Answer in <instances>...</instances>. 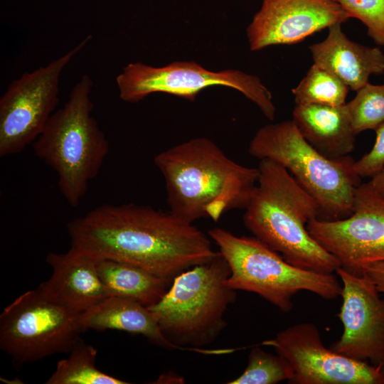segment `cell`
Wrapping results in <instances>:
<instances>
[{"mask_svg": "<svg viewBox=\"0 0 384 384\" xmlns=\"http://www.w3.org/2000/svg\"><path fill=\"white\" fill-rule=\"evenodd\" d=\"M67 229L71 246L91 257L127 262L170 282L219 253L192 223L134 203L98 206L69 221Z\"/></svg>", "mask_w": 384, "mask_h": 384, "instance_id": "obj_1", "label": "cell"}, {"mask_svg": "<svg viewBox=\"0 0 384 384\" xmlns=\"http://www.w3.org/2000/svg\"><path fill=\"white\" fill-rule=\"evenodd\" d=\"M166 184L170 212L193 223L218 221L227 211L245 209L256 188L258 168L241 165L213 141L198 137L154 157Z\"/></svg>", "mask_w": 384, "mask_h": 384, "instance_id": "obj_2", "label": "cell"}, {"mask_svg": "<svg viewBox=\"0 0 384 384\" xmlns=\"http://www.w3.org/2000/svg\"><path fill=\"white\" fill-rule=\"evenodd\" d=\"M257 168V184L243 215L245 228L289 263L336 273L340 262L306 228L309 220L320 217L317 201L281 164L264 159Z\"/></svg>", "mask_w": 384, "mask_h": 384, "instance_id": "obj_3", "label": "cell"}, {"mask_svg": "<svg viewBox=\"0 0 384 384\" xmlns=\"http://www.w3.org/2000/svg\"><path fill=\"white\" fill-rule=\"evenodd\" d=\"M93 82L83 75L64 105L53 112L33 142L36 156L57 174L59 191L73 207L87 193L109 152V142L92 114Z\"/></svg>", "mask_w": 384, "mask_h": 384, "instance_id": "obj_4", "label": "cell"}, {"mask_svg": "<svg viewBox=\"0 0 384 384\" xmlns=\"http://www.w3.org/2000/svg\"><path fill=\"white\" fill-rule=\"evenodd\" d=\"M249 154L283 166L318 203L319 220L349 216L361 177L350 156L329 159L311 146L292 120L267 124L252 139Z\"/></svg>", "mask_w": 384, "mask_h": 384, "instance_id": "obj_5", "label": "cell"}, {"mask_svg": "<svg viewBox=\"0 0 384 384\" xmlns=\"http://www.w3.org/2000/svg\"><path fill=\"white\" fill-rule=\"evenodd\" d=\"M230 268L219 252L212 260L176 276L170 288L148 308L166 338L183 350L203 353L227 326L224 314L236 300V290L225 280Z\"/></svg>", "mask_w": 384, "mask_h": 384, "instance_id": "obj_6", "label": "cell"}, {"mask_svg": "<svg viewBox=\"0 0 384 384\" xmlns=\"http://www.w3.org/2000/svg\"><path fill=\"white\" fill-rule=\"evenodd\" d=\"M208 235L230 266L225 284L256 293L284 313L291 311L292 299L300 291L326 299L341 294L342 284L334 274L294 266L255 236L239 237L220 228L209 230Z\"/></svg>", "mask_w": 384, "mask_h": 384, "instance_id": "obj_7", "label": "cell"}, {"mask_svg": "<svg viewBox=\"0 0 384 384\" xmlns=\"http://www.w3.org/2000/svg\"><path fill=\"white\" fill-rule=\"evenodd\" d=\"M80 314L49 302L37 289L27 291L0 315V348L17 369L54 354H68L83 332Z\"/></svg>", "mask_w": 384, "mask_h": 384, "instance_id": "obj_8", "label": "cell"}, {"mask_svg": "<svg viewBox=\"0 0 384 384\" xmlns=\"http://www.w3.org/2000/svg\"><path fill=\"white\" fill-rule=\"evenodd\" d=\"M122 100L135 103L150 94L164 92L194 101L210 86L222 85L238 90L255 103L268 119L275 117L270 91L259 77L237 70L212 71L193 61L174 62L162 67L131 63L117 76Z\"/></svg>", "mask_w": 384, "mask_h": 384, "instance_id": "obj_9", "label": "cell"}, {"mask_svg": "<svg viewBox=\"0 0 384 384\" xmlns=\"http://www.w3.org/2000/svg\"><path fill=\"white\" fill-rule=\"evenodd\" d=\"M91 39L86 36L60 57L10 82L0 98L1 157L21 152L41 134L58 103L63 70Z\"/></svg>", "mask_w": 384, "mask_h": 384, "instance_id": "obj_10", "label": "cell"}, {"mask_svg": "<svg viewBox=\"0 0 384 384\" xmlns=\"http://www.w3.org/2000/svg\"><path fill=\"white\" fill-rule=\"evenodd\" d=\"M306 228L351 273L363 275L366 265L384 261V198L370 181L357 187L349 216L336 220L314 218Z\"/></svg>", "mask_w": 384, "mask_h": 384, "instance_id": "obj_11", "label": "cell"}, {"mask_svg": "<svg viewBox=\"0 0 384 384\" xmlns=\"http://www.w3.org/2000/svg\"><path fill=\"white\" fill-rule=\"evenodd\" d=\"M262 346L274 348L290 363V384H384L377 365L339 354L324 346L316 326H291Z\"/></svg>", "mask_w": 384, "mask_h": 384, "instance_id": "obj_12", "label": "cell"}, {"mask_svg": "<svg viewBox=\"0 0 384 384\" xmlns=\"http://www.w3.org/2000/svg\"><path fill=\"white\" fill-rule=\"evenodd\" d=\"M336 273L342 284L343 302L338 316L343 332L329 348L353 359L378 365L384 357V298L366 275L351 273L341 267Z\"/></svg>", "mask_w": 384, "mask_h": 384, "instance_id": "obj_13", "label": "cell"}, {"mask_svg": "<svg viewBox=\"0 0 384 384\" xmlns=\"http://www.w3.org/2000/svg\"><path fill=\"white\" fill-rule=\"evenodd\" d=\"M349 18L336 0H262L247 28L250 49L297 43Z\"/></svg>", "mask_w": 384, "mask_h": 384, "instance_id": "obj_14", "label": "cell"}, {"mask_svg": "<svg viewBox=\"0 0 384 384\" xmlns=\"http://www.w3.org/2000/svg\"><path fill=\"white\" fill-rule=\"evenodd\" d=\"M46 261L52 274L36 289L49 302L82 313L107 297L96 258L71 246L65 253L50 252Z\"/></svg>", "mask_w": 384, "mask_h": 384, "instance_id": "obj_15", "label": "cell"}, {"mask_svg": "<svg viewBox=\"0 0 384 384\" xmlns=\"http://www.w3.org/2000/svg\"><path fill=\"white\" fill-rule=\"evenodd\" d=\"M341 23L331 26L326 38L309 48L314 64L338 77L350 89L358 90L369 82L372 75L384 73V53L351 41Z\"/></svg>", "mask_w": 384, "mask_h": 384, "instance_id": "obj_16", "label": "cell"}, {"mask_svg": "<svg viewBox=\"0 0 384 384\" xmlns=\"http://www.w3.org/2000/svg\"><path fill=\"white\" fill-rule=\"evenodd\" d=\"M292 121L304 139L327 158L348 156L354 149L357 134L346 103L296 105Z\"/></svg>", "mask_w": 384, "mask_h": 384, "instance_id": "obj_17", "label": "cell"}, {"mask_svg": "<svg viewBox=\"0 0 384 384\" xmlns=\"http://www.w3.org/2000/svg\"><path fill=\"white\" fill-rule=\"evenodd\" d=\"M80 323L83 331H124L140 334L151 343L168 350H183L166 338L156 316L147 306L132 299L107 297L82 312Z\"/></svg>", "mask_w": 384, "mask_h": 384, "instance_id": "obj_18", "label": "cell"}, {"mask_svg": "<svg viewBox=\"0 0 384 384\" xmlns=\"http://www.w3.org/2000/svg\"><path fill=\"white\" fill-rule=\"evenodd\" d=\"M99 276L107 297L134 300L147 307L157 303L170 282L133 265L111 259H97Z\"/></svg>", "mask_w": 384, "mask_h": 384, "instance_id": "obj_19", "label": "cell"}, {"mask_svg": "<svg viewBox=\"0 0 384 384\" xmlns=\"http://www.w3.org/2000/svg\"><path fill=\"white\" fill-rule=\"evenodd\" d=\"M97 349L80 338L68 353L58 362L46 384H128L129 382L97 368Z\"/></svg>", "mask_w": 384, "mask_h": 384, "instance_id": "obj_20", "label": "cell"}, {"mask_svg": "<svg viewBox=\"0 0 384 384\" xmlns=\"http://www.w3.org/2000/svg\"><path fill=\"white\" fill-rule=\"evenodd\" d=\"M349 87L328 70L313 63L306 75L292 92L296 105L346 104Z\"/></svg>", "mask_w": 384, "mask_h": 384, "instance_id": "obj_21", "label": "cell"}, {"mask_svg": "<svg viewBox=\"0 0 384 384\" xmlns=\"http://www.w3.org/2000/svg\"><path fill=\"white\" fill-rule=\"evenodd\" d=\"M293 375L292 368L282 356L270 353L259 346L252 348L244 372L228 384H275L289 381Z\"/></svg>", "mask_w": 384, "mask_h": 384, "instance_id": "obj_22", "label": "cell"}, {"mask_svg": "<svg viewBox=\"0 0 384 384\" xmlns=\"http://www.w3.org/2000/svg\"><path fill=\"white\" fill-rule=\"evenodd\" d=\"M354 98L346 103L352 125L358 135L368 129H375L384 122V84L368 82Z\"/></svg>", "mask_w": 384, "mask_h": 384, "instance_id": "obj_23", "label": "cell"}, {"mask_svg": "<svg viewBox=\"0 0 384 384\" xmlns=\"http://www.w3.org/2000/svg\"><path fill=\"white\" fill-rule=\"evenodd\" d=\"M350 18L360 20L367 33L384 47V0H336Z\"/></svg>", "mask_w": 384, "mask_h": 384, "instance_id": "obj_24", "label": "cell"}, {"mask_svg": "<svg viewBox=\"0 0 384 384\" xmlns=\"http://www.w3.org/2000/svg\"><path fill=\"white\" fill-rule=\"evenodd\" d=\"M374 130L376 137L373 148L355 162V169L361 178H372L384 169V122Z\"/></svg>", "mask_w": 384, "mask_h": 384, "instance_id": "obj_25", "label": "cell"}, {"mask_svg": "<svg viewBox=\"0 0 384 384\" xmlns=\"http://www.w3.org/2000/svg\"><path fill=\"white\" fill-rule=\"evenodd\" d=\"M362 272L375 285L378 292L384 294V261L366 265Z\"/></svg>", "mask_w": 384, "mask_h": 384, "instance_id": "obj_26", "label": "cell"}, {"mask_svg": "<svg viewBox=\"0 0 384 384\" xmlns=\"http://www.w3.org/2000/svg\"><path fill=\"white\" fill-rule=\"evenodd\" d=\"M373 187L384 198V169L371 178Z\"/></svg>", "mask_w": 384, "mask_h": 384, "instance_id": "obj_27", "label": "cell"}, {"mask_svg": "<svg viewBox=\"0 0 384 384\" xmlns=\"http://www.w3.org/2000/svg\"><path fill=\"white\" fill-rule=\"evenodd\" d=\"M379 370H380V372L383 376V378L384 380V357L382 359V361L377 365Z\"/></svg>", "mask_w": 384, "mask_h": 384, "instance_id": "obj_28", "label": "cell"}]
</instances>
